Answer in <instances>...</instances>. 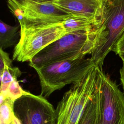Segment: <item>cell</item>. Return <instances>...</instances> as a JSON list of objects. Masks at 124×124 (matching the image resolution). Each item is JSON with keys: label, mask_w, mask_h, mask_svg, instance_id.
Instances as JSON below:
<instances>
[{"label": "cell", "mask_w": 124, "mask_h": 124, "mask_svg": "<svg viewBox=\"0 0 124 124\" xmlns=\"http://www.w3.org/2000/svg\"><path fill=\"white\" fill-rule=\"evenodd\" d=\"M8 7L17 19L20 31L32 24L62 22L71 15L50 3H39L32 0H6Z\"/></svg>", "instance_id": "52a82bcc"}, {"label": "cell", "mask_w": 124, "mask_h": 124, "mask_svg": "<svg viewBox=\"0 0 124 124\" xmlns=\"http://www.w3.org/2000/svg\"><path fill=\"white\" fill-rule=\"evenodd\" d=\"M95 93L97 111L94 124H124V93L101 68L98 69Z\"/></svg>", "instance_id": "8992f818"}, {"label": "cell", "mask_w": 124, "mask_h": 124, "mask_svg": "<svg viewBox=\"0 0 124 124\" xmlns=\"http://www.w3.org/2000/svg\"><path fill=\"white\" fill-rule=\"evenodd\" d=\"M29 93V92L24 90L20 86L17 79H16L12 81L9 84L6 91V96L15 101Z\"/></svg>", "instance_id": "9a60e30c"}, {"label": "cell", "mask_w": 124, "mask_h": 124, "mask_svg": "<svg viewBox=\"0 0 124 124\" xmlns=\"http://www.w3.org/2000/svg\"><path fill=\"white\" fill-rule=\"evenodd\" d=\"M95 64L91 58L81 57L35 68L40 81V95L46 98L55 91L80 80Z\"/></svg>", "instance_id": "277c9868"}, {"label": "cell", "mask_w": 124, "mask_h": 124, "mask_svg": "<svg viewBox=\"0 0 124 124\" xmlns=\"http://www.w3.org/2000/svg\"><path fill=\"white\" fill-rule=\"evenodd\" d=\"M66 34L62 22H46L31 25L20 31L12 60L30 62L40 51Z\"/></svg>", "instance_id": "5b68a950"}, {"label": "cell", "mask_w": 124, "mask_h": 124, "mask_svg": "<svg viewBox=\"0 0 124 124\" xmlns=\"http://www.w3.org/2000/svg\"><path fill=\"white\" fill-rule=\"evenodd\" d=\"M50 3L69 14L91 18L99 27L102 22L103 0H56Z\"/></svg>", "instance_id": "9c48e42d"}, {"label": "cell", "mask_w": 124, "mask_h": 124, "mask_svg": "<svg viewBox=\"0 0 124 124\" xmlns=\"http://www.w3.org/2000/svg\"><path fill=\"white\" fill-rule=\"evenodd\" d=\"M97 111V102L95 92L94 95L87 104L78 124H94Z\"/></svg>", "instance_id": "4fadbf2b"}, {"label": "cell", "mask_w": 124, "mask_h": 124, "mask_svg": "<svg viewBox=\"0 0 124 124\" xmlns=\"http://www.w3.org/2000/svg\"><path fill=\"white\" fill-rule=\"evenodd\" d=\"M96 36L95 30H80L66 33L34 56L29 62V65L34 69L84 57L94 49Z\"/></svg>", "instance_id": "6da1fadb"}, {"label": "cell", "mask_w": 124, "mask_h": 124, "mask_svg": "<svg viewBox=\"0 0 124 124\" xmlns=\"http://www.w3.org/2000/svg\"><path fill=\"white\" fill-rule=\"evenodd\" d=\"M13 111L21 124H56L55 109L40 95L29 92L15 100Z\"/></svg>", "instance_id": "ba28073f"}, {"label": "cell", "mask_w": 124, "mask_h": 124, "mask_svg": "<svg viewBox=\"0 0 124 124\" xmlns=\"http://www.w3.org/2000/svg\"><path fill=\"white\" fill-rule=\"evenodd\" d=\"M34 1L39 2V3H50L53 1L56 0H32Z\"/></svg>", "instance_id": "d6986e66"}, {"label": "cell", "mask_w": 124, "mask_h": 124, "mask_svg": "<svg viewBox=\"0 0 124 124\" xmlns=\"http://www.w3.org/2000/svg\"><path fill=\"white\" fill-rule=\"evenodd\" d=\"M14 101L7 97L0 103V124H13Z\"/></svg>", "instance_id": "5bb4252c"}, {"label": "cell", "mask_w": 124, "mask_h": 124, "mask_svg": "<svg viewBox=\"0 0 124 124\" xmlns=\"http://www.w3.org/2000/svg\"><path fill=\"white\" fill-rule=\"evenodd\" d=\"M2 70L0 69V87L1 85V77H2Z\"/></svg>", "instance_id": "44dd1931"}, {"label": "cell", "mask_w": 124, "mask_h": 124, "mask_svg": "<svg viewBox=\"0 0 124 124\" xmlns=\"http://www.w3.org/2000/svg\"><path fill=\"white\" fill-rule=\"evenodd\" d=\"M11 66L12 65V61L10 58L9 54L0 48V69L3 70L4 64Z\"/></svg>", "instance_id": "2e32d148"}, {"label": "cell", "mask_w": 124, "mask_h": 124, "mask_svg": "<svg viewBox=\"0 0 124 124\" xmlns=\"http://www.w3.org/2000/svg\"><path fill=\"white\" fill-rule=\"evenodd\" d=\"M119 57L121 58V59L122 60V61H124V53L121 54L120 55H119Z\"/></svg>", "instance_id": "7402d4cb"}, {"label": "cell", "mask_w": 124, "mask_h": 124, "mask_svg": "<svg viewBox=\"0 0 124 124\" xmlns=\"http://www.w3.org/2000/svg\"><path fill=\"white\" fill-rule=\"evenodd\" d=\"M123 61L122 66L120 70V80L123 90V93H124V61Z\"/></svg>", "instance_id": "ac0fdd59"}, {"label": "cell", "mask_w": 124, "mask_h": 124, "mask_svg": "<svg viewBox=\"0 0 124 124\" xmlns=\"http://www.w3.org/2000/svg\"><path fill=\"white\" fill-rule=\"evenodd\" d=\"M13 124H21L20 121L15 116V115H14V118H13Z\"/></svg>", "instance_id": "ffe728a7"}, {"label": "cell", "mask_w": 124, "mask_h": 124, "mask_svg": "<svg viewBox=\"0 0 124 124\" xmlns=\"http://www.w3.org/2000/svg\"><path fill=\"white\" fill-rule=\"evenodd\" d=\"M99 68L97 65H93L65 93L55 109L56 124H78L87 104L95 92Z\"/></svg>", "instance_id": "7a4b0ae2"}, {"label": "cell", "mask_w": 124, "mask_h": 124, "mask_svg": "<svg viewBox=\"0 0 124 124\" xmlns=\"http://www.w3.org/2000/svg\"><path fill=\"white\" fill-rule=\"evenodd\" d=\"M20 26L9 25L0 19V48L4 50L15 45Z\"/></svg>", "instance_id": "8fae6325"}, {"label": "cell", "mask_w": 124, "mask_h": 124, "mask_svg": "<svg viewBox=\"0 0 124 124\" xmlns=\"http://www.w3.org/2000/svg\"><path fill=\"white\" fill-rule=\"evenodd\" d=\"M96 31V45L90 58L102 68L106 57L124 32V0H103L102 22Z\"/></svg>", "instance_id": "3957f363"}, {"label": "cell", "mask_w": 124, "mask_h": 124, "mask_svg": "<svg viewBox=\"0 0 124 124\" xmlns=\"http://www.w3.org/2000/svg\"><path fill=\"white\" fill-rule=\"evenodd\" d=\"M21 75V72L17 67L10 66L5 63L2 73L0 94L6 97V93L9 84L13 80L17 79Z\"/></svg>", "instance_id": "7c38bea8"}, {"label": "cell", "mask_w": 124, "mask_h": 124, "mask_svg": "<svg viewBox=\"0 0 124 124\" xmlns=\"http://www.w3.org/2000/svg\"><path fill=\"white\" fill-rule=\"evenodd\" d=\"M116 55H121L124 53V32L117 41L112 50Z\"/></svg>", "instance_id": "e0dca14e"}, {"label": "cell", "mask_w": 124, "mask_h": 124, "mask_svg": "<svg viewBox=\"0 0 124 124\" xmlns=\"http://www.w3.org/2000/svg\"><path fill=\"white\" fill-rule=\"evenodd\" d=\"M66 33L80 30H95L99 26L93 20L88 17L71 15L62 22Z\"/></svg>", "instance_id": "30bf717a"}]
</instances>
